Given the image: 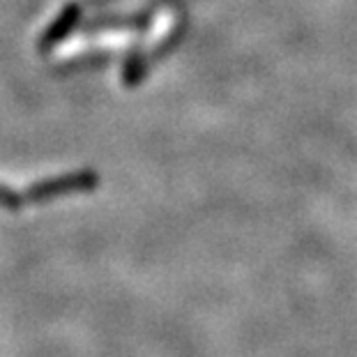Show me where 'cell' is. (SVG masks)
I'll return each instance as SVG.
<instances>
[{
  "label": "cell",
  "instance_id": "6da1fadb",
  "mask_svg": "<svg viewBox=\"0 0 357 357\" xmlns=\"http://www.w3.org/2000/svg\"><path fill=\"white\" fill-rule=\"evenodd\" d=\"M14 205H17V199L5 187H0V208H14Z\"/></svg>",
  "mask_w": 357,
  "mask_h": 357
}]
</instances>
